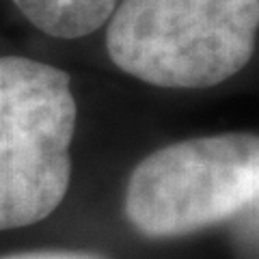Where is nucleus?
<instances>
[{
	"label": "nucleus",
	"instance_id": "nucleus-3",
	"mask_svg": "<svg viewBox=\"0 0 259 259\" xmlns=\"http://www.w3.org/2000/svg\"><path fill=\"white\" fill-rule=\"evenodd\" d=\"M257 192V134L199 136L139 162L127 180L125 216L147 238H180L250 209Z\"/></svg>",
	"mask_w": 259,
	"mask_h": 259
},
{
	"label": "nucleus",
	"instance_id": "nucleus-4",
	"mask_svg": "<svg viewBox=\"0 0 259 259\" xmlns=\"http://www.w3.org/2000/svg\"><path fill=\"white\" fill-rule=\"evenodd\" d=\"M32 26L50 37L78 39L110 20L117 0H13Z\"/></svg>",
	"mask_w": 259,
	"mask_h": 259
},
{
	"label": "nucleus",
	"instance_id": "nucleus-2",
	"mask_svg": "<svg viewBox=\"0 0 259 259\" xmlns=\"http://www.w3.org/2000/svg\"><path fill=\"white\" fill-rule=\"evenodd\" d=\"M76 119L67 71L0 56V231L41 223L63 203Z\"/></svg>",
	"mask_w": 259,
	"mask_h": 259
},
{
	"label": "nucleus",
	"instance_id": "nucleus-1",
	"mask_svg": "<svg viewBox=\"0 0 259 259\" xmlns=\"http://www.w3.org/2000/svg\"><path fill=\"white\" fill-rule=\"evenodd\" d=\"M259 0H121L106 50L121 71L162 89H207L253 59Z\"/></svg>",
	"mask_w": 259,
	"mask_h": 259
},
{
	"label": "nucleus",
	"instance_id": "nucleus-5",
	"mask_svg": "<svg viewBox=\"0 0 259 259\" xmlns=\"http://www.w3.org/2000/svg\"><path fill=\"white\" fill-rule=\"evenodd\" d=\"M0 259H106L87 250H65V248H46V250H26V253L3 255Z\"/></svg>",
	"mask_w": 259,
	"mask_h": 259
}]
</instances>
